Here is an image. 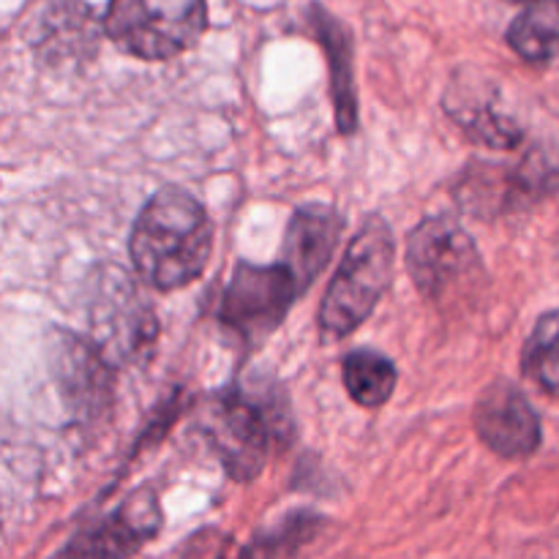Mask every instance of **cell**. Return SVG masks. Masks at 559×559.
I'll return each mask as SVG.
<instances>
[{
	"instance_id": "6da1fadb",
	"label": "cell",
	"mask_w": 559,
	"mask_h": 559,
	"mask_svg": "<svg viewBox=\"0 0 559 559\" xmlns=\"http://www.w3.org/2000/svg\"><path fill=\"white\" fill-rule=\"evenodd\" d=\"M213 251V224L202 202L180 189L147 200L131 229L134 271L158 293L189 287L205 273Z\"/></svg>"
},
{
	"instance_id": "e0dca14e",
	"label": "cell",
	"mask_w": 559,
	"mask_h": 559,
	"mask_svg": "<svg viewBox=\"0 0 559 559\" xmlns=\"http://www.w3.org/2000/svg\"><path fill=\"white\" fill-rule=\"evenodd\" d=\"M522 371L540 393L559 399V309L535 322L522 349Z\"/></svg>"
},
{
	"instance_id": "3957f363",
	"label": "cell",
	"mask_w": 559,
	"mask_h": 559,
	"mask_svg": "<svg viewBox=\"0 0 559 559\" xmlns=\"http://www.w3.org/2000/svg\"><path fill=\"white\" fill-rule=\"evenodd\" d=\"M284 413L262 393L229 391L207 399L200 413V431L233 480H254L267 464L273 445L284 440Z\"/></svg>"
},
{
	"instance_id": "4fadbf2b",
	"label": "cell",
	"mask_w": 559,
	"mask_h": 559,
	"mask_svg": "<svg viewBox=\"0 0 559 559\" xmlns=\"http://www.w3.org/2000/svg\"><path fill=\"white\" fill-rule=\"evenodd\" d=\"M309 22L317 38L325 47L331 63V98L336 109V123L342 134H353L358 129V93H355V66H353V33L322 5H311Z\"/></svg>"
},
{
	"instance_id": "5bb4252c",
	"label": "cell",
	"mask_w": 559,
	"mask_h": 559,
	"mask_svg": "<svg viewBox=\"0 0 559 559\" xmlns=\"http://www.w3.org/2000/svg\"><path fill=\"white\" fill-rule=\"evenodd\" d=\"M38 55L47 63L85 58L96 47V20L85 0H55L41 14Z\"/></svg>"
},
{
	"instance_id": "d6986e66",
	"label": "cell",
	"mask_w": 559,
	"mask_h": 559,
	"mask_svg": "<svg viewBox=\"0 0 559 559\" xmlns=\"http://www.w3.org/2000/svg\"><path fill=\"white\" fill-rule=\"evenodd\" d=\"M320 527L317 516H295L276 533L257 538L238 559H289Z\"/></svg>"
},
{
	"instance_id": "277c9868",
	"label": "cell",
	"mask_w": 559,
	"mask_h": 559,
	"mask_svg": "<svg viewBox=\"0 0 559 559\" xmlns=\"http://www.w3.org/2000/svg\"><path fill=\"white\" fill-rule=\"evenodd\" d=\"M87 338L118 369L142 366L153 358L158 342L156 311L129 273L118 265H102L93 273L87 300Z\"/></svg>"
},
{
	"instance_id": "2e32d148",
	"label": "cell",
	"mask_w": 559,
	"mask_h": 559,
	"mask_svg": "<svg viewBox=\"0 0 559 559\" xmlns=\"http://www.w3.org/2000/svg\"><path fill=\"white\" fill-rule=\"evenodd\" d=\"M344 388L349 399L366 409H377L393 396L399 382V371L388 355L380 349L358 347L344 358L342 366Z\"/></svg>"
},
{
	"instance_id": "30bf717a",
	"label": "cell",
	"mask_w": 559,
	"mask_h": 559,
	"mask_svg": "<svg viewBox=\"0 0 559 559\" xmlns=\"http://www.w3.org/2000/svg\"><path fill=\"white\" fill-rule=\"evenodd\" d=\"M475 431L502 459L533 456L540 448V418L511 380H495L475 404Z\"/></svg>"
},
{
	"instance_id": "5b68a950",
	"label": "cell",
	"mask_w": 559,
	"mask_h": 559,
	"mask_svg": "<svg viewBox=\"0 0 559 559\" xmlns=\"http://www.w3.org/2000/svg\"><path fill=\"white\" fill-rule=\"evenodd\" d=\"M207 0H109L104 33L142 60H169L200 41Z\"/></svg>"
},
{
	"instance_id": "8fae6325",
	"label": "cell",
	"mask_w": 559,
	"mask_h": 559,
	"mask_svg": "<svg viewBox=\"0 0 559 559\" xmlns=\"http://www.w3.org/2000/svg\"><path fill=\"white\" fill-rule=\"evenodd\" d=\"M55 377H58L63 402L80 418L93 420L112 402V369L115 366L93 347L91 338L74 333H60L55 344Z\"/></svg>"
},
{
	"instance_id": "7a4b0ae2",
	"label": "cell",
	"mask_w": 559,
	"mask_h": 559,
	"mask_svg": "<svg viewBox=\"0 0 559 559\" xmlns=\"http://www.w3.org/2000/svg\"><path fill=\"white\" fill-rule=\"evenodd\" d=\"M393 233L382 216H369L333 273L320 306L322 342L349 336L377 309L393 282Z\"/></svg>"
},
{
	"instance_id": "ac0fdd59",
	"label": "cell",
	"mask_w": 559,
	"mask_h": 559,
	"mask_svg": "<svg viewBox=\"0 0 559 559\" xmlns=\"http://www.w3.org/2000/svg\"><path fill=\"white\" fill-rule=\"evenodd\" d=\"M451 115H453V120L459 123V129H462L469 140L478 142V145L495 147V151H500V147L513 151V147L522 145V140H524V131L519 129V126L513 123L508 115L497 112L491 104L473 107L469 112L467 109H459V112L453 109Z\"/></svg>"
},
{
	"instance_id": "8992f818",
	"label": "cell",
	"mask_w": 559,
	"mask_h": 559,
	"mask_svg": "<svg viewBox=\"0 0 559 559\" xmlns=\"http://www.w3.org/2000/svg\"><path fill=\"white\" fill-rule=\"evenodd\" d=\"M559 191V151L533 147L516 164L473 162L456 183V202L473 216H502Z\"/></svg>"
},
{
	"instance_id": "52a82bcc",
	"label": "cell",
	"mask_w": 559,
	"mask_h": 559,
	"mask_svg": "<svg viewBox=\"0 0 559 559\" xmlns=\"http://www.w3.org/2000/svg\"><path fill=\"white\" fill-rule=\"evenodd\" d=\"M407 271L426 300L442 304L480 278L475 240L453 216H429L407 238Z\"/></svg>"
},
{
	"instance_id": "9a60e30c",
	"label": "cell",
	"mask_w": 559,
	"mask_h": 559,
	"mask_svg": "<svg viewBox=\"0 0 559 559\" xmlns=\"http://www.w3.org/2000/svg\"><path fill=\"white\" fill-rule=\"evenodd\" d=\"M508 47L527 63L559 58V0H530L508 27Z\"/></svg>"
},
{
	"instance_id": "ffe728a7",
	"label": "cell",
	"mask_w": 559,
	"mask_h": 559,
	"mask_svg": "<svg viewBox=\"0 0 559 559\" xmlns=\"http://www.w3.org/2000/svg\"><path fill=\"white\" fill-rule=\"evenodd\" d=\"M516 3H530V0H516Z\"/></svg>"
},
{
	"instance_id": "7c38bea8",
	"label": "cell",
	"mask_w": 559,
	"mask_h": 559,
	"mask_svg": "<svg viewBox=\"0 0 559 559\" xmlns=\"http://www.w3.org/2000/svg\"><path fill=\"white\" fill-rule=\"evenodd\" d=\"M342 233L344 218L333 207L304 205L293 213L287 238H284L282 262L293 271L300 293H306L322 273V267L331 262Z\"/></svg>"
},
{
	"instance_id": "9c48e42d",
	"label": "cell",
	"mask_w": 559,
	"mask_h": 559,
	"mask_svg": "<svg viewBox=\"0 0 559 559\" xmlns=\"http://www.w3.org/2000/svg\"><path fill=\"white\" fill-rule=\"evenodd\" d=\"M162 530L156 491L142 486L109 516L87 524L52 559H129Z\"/></svg>"
},
{
	"instance_id": "ba28073f",
	"label": "cell",
	"mask_w": 559,
	"mask_h": 559,
	"mask_svg": "<svg viewBox=\"0 0 559 559\" xmlns=\"http://www.w3.org/2000/svg\"><path fill=\"white\" fill-rule=\"evenodd\" d=\"M298 295V282L284 262L276 265L240 262L224 289L218 320L240 342L254 347L282 325Z\"/></svg>"
}]
</instances>
